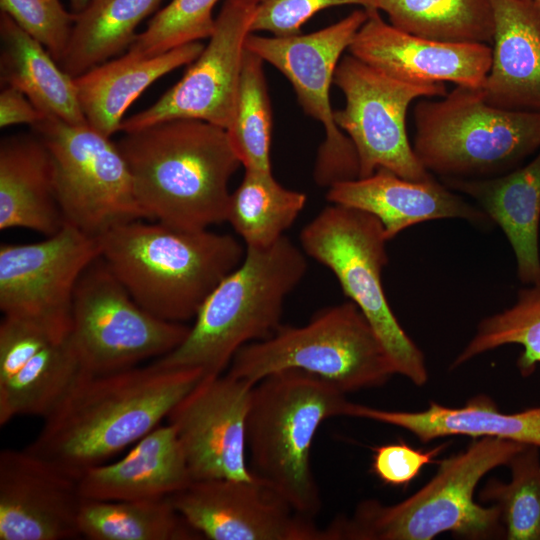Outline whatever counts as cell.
Returning <instances> with one entry per match:
<instances>
[{
    "mask_svg": "<svg viewBox=\"0 0 540 540\" xmlns=\"http://www.w3.org/2000/svg\"><path fill=\"white\" fill-rule=\"evenodd\" d=\"M344 416L368 419L407 430L420 442L450 436L490 437L540 448V406L504 413L496 402L480 393L460 407L434 401L422 411L383 410L348 402Z\"/></svg>",
    "mask_w": 540,
    "mask_h": 540,
    "instance_id": "22",
    "label": "cell"
},
{
    "mask_svg": "<svg viewBox=\"0 0 540 540\" xmlns=\"http://www.w3.org/2000/svg\"><path fill=\"white\" fill-rule=\"evenodd\" d=\"M80 535L90 540H193L201 535L178 513L169 497L148 500L84 499Z\"/></svg>",
    "mask_w": 540,
    "mask_h": 540,
    "instance_id": "30",
    "label": "cell"
},
{
    "mask_svg": "<svg viewBox=\"0 0 540 540\" xmlns=\"http://www.w3.org/2000/svg\"><path fill=\"white\" fill-rule=\"evenodd\" d=\"M45 118L34 104L18 89L6 86L0 93V126L17 124L34 126Z\"/></svg>",
    "mask_w": 540,
    "mask_h": 540,
    "instance_id": "40",
    "label": "cell"
},
{
    "mask_svg": "<svg viewBox=\"0 0 540 540\" xmlns=\"http://www.w3.org/2000/svg\"><path fill=\"white\" fill-rule=\"evenodd\" d=\"M326 198L332 204L375 216L388 241L404 229L428 220L461 218L479 224L490 221L482 209L473 207L434 177L413 181L385 168L367 177L333 183Z\"/></svg>",
    "mask_w": 540,
    "mask_h": 540,
    "instance_id": "20",
    "label": "cell"
},
{
    "mask_svg": "<svg viewBox=\"0 0 540 540\" xmlns=\"http://www.w3.org/2000/svg\"><path fill=\"white\" fill-rule=\"evenodd\" d=\"M79 479L29 450L0 453V540L78 538Z\"/></svg>",
    "mask_w": 540,
    "mask_h": 540,
    "instance_id": "18",
    "label": "cell"
},
{
    "mask_svg": "<svg viewBox=\"0 0 540 540\" xmlns=\"http://www.w3.org/2000/svg\"><path fill=\"white\" fill-rule=\"evenodd\" d=\"M299 239L303 252L335 275L365 316L395 373L424 386L429 376L425 356L400 325L383 289L388 240L381 222L370 213L331 203L302 229Z\"/></svg>",
    "mask_w": 540,
    "mask_h": 540,
    "instance_id": "9",
    "label": "cell"
},
{
    "mask_svg": "<svg viewBox=\"0 0 540 540\" xmlns=\"http://www.w3.org/2000/svg\"><path fill=\"white\" fill-rule=\"evenodd\" d=\"M255 7L241 0H225L208 44L183 77L153 105L123 120L120 130L132 132L174 119L202 120L227 130Z\"/></svg>",
    "mask_w": 540,
    "mask_h": 540,
    "instance_id": "15",
    "label": "cell"
},
{
    "mask_svg": "<svg viewBox=\"0 0 540 540\" xmlns=\"http://www.w3.org/2000/svg\"><path fill=\"white\" fill-rule=\"evenodd\" d=\"M254 384L226 374L203 375L169 412L194 480H252L246 462L247 418Z\"/></svg>",
    "mask_w": 540,
    "mask_h": 540,
    "instance_id": "16",
    "label": "cell"
},
{
    "mask_svg": "<svg viewBox=\"0 0 540 540\" xmlns=\"http://www.w3.org/2000/svg\"><path fill=\"white\" fill-rule=\"evenodd\" d=\"M450 442H442L431 449H417L403 440L376 446L372 449L371 472L384 484L407 487L422 469L437 462Z\"/></svg>",
    "mask_w": 540,
    "mask_h": 540,
    "instance_id": "39",
    "label": "cell"
},
{
    "mask_svg": "<svg viewBox=\"0 0 540 540\" xmlns=\"http://www.w3.org/2000/svg\"><path fill=\"white\" fill-rule=\"evenodd\" d=\"M524 445L474 438L437 461L434 476L408 498L391 505L366 499L351 516L333 520L325 528L327 540H432L446 532L468 540L503 539L498 508L476 502L474 495L485 475L506 466Z\"/></svg>",
    "mask_w": 540,
    "mask_h": 540,
    "instance_id": "4",
    "label": "cell"
},
{
    "mask_svg": "<svg viewBox=\"0 0 540 540\" xmlns=\"http://www.w3.org/2000/svg\"><path fill=\"white\" fill-rule=\"evenodd\" d=\"M391 25L423 38L458 43H492L491 0H377Z\"/></svg>",
    "mask_w": 540,
    "mask_h": 540,
    "instance_id": "32",
    "label": "cell"
},
{
    "mask_svg": "<svg viewBox=\"0 0 540 540\" xmlns=\"http://www.w3.org/2000/svg\"><path fill=\"white\" fill-rule=\"evenodd\" d=\"M450 189L474 198L507 237L519 280L540 285V151L523 167L494 178H443Z\"/></svg>",
    "mask_w": 540,
    "mask_h": 540,
    "instance_id": "24",
    "label": "cell"
},
{
    "mask_svg": "<svg viewBox=\"0 0 540 540\" xmlns=\"http://www.w3.org/2000/svg\"><path fill=\"white\" fill-rule=\"evenodd\" d=\"M218 0H172L137 34L127 54L149 58L179 46L210 38L216 18L213 8Z\"/></svg>",
    "mask_w": 540,
    "mask_h": 540,
    "instance_id": "36",
    "label": "cell"
},
{
    "mask_svg": "<svg viewBox=\"0 0 540 540\" xmlns=\"http://www.w3.org/2000/svg\"><path fill=\"white\" fill-rule=\"evenodd\" d=\"M190 326L141 307L100 256L82 273L71 310L70 338L85 375H104L177 348Z\"/></svg>",
    "mask_w": 540,
    "mask_h": 540,
    "instance_id": "10",
    "label": "cell"
},
{
    "mask_svg": "<svg viewBox=\"0 0 540 540\" xmlns=\"http://www.w3.org/2000/svg\"><path fill=\"white\" fill-rule=\"evenodd\" d=\"M540 9V0H534Z\"/></svg>",
    "mask_w": 540,
    "mask_h": 540,
    "instance_id": "43",
    "label": "cell"
},
{
    "mask_svg": "<svg viewBox=\"0 0 540 540\" xmlns=\"http://www.w3.org/2000/svg\"><path fill=\"white\" fill-rule=\"evenodd\" d=\"M413 149L443 178L476 179L516 169L540 148V112L494 107L480 89L456 86L413 110Z\"/></svg>",
    "mask_w": 540,
    "mask_h": 540,
    "instance_id": "7",
    "label": "cell"
},
{
    "mask_svg": "<svg viewBox=\"0 0 540 540\" xmlns=\"http://www.w3.org/2000/svg\"><path fill=\"white\" fill-rule=\"evenodd\" d=\"M203 375L154 363L83 375L26 449L79 479L157 428Z\"/></svg>",
    "mask_w": 540,
    "mask_h": 540,
    "instance_id": "1",
    "label": "cell"
},
{
    "mask_svg": "<svg viewBox=\"0 0 540 540\" xmlns=\"http://www.w3.org/2000/svg\"><path fill=\"white\" fill-rule=\"evenodd\" d=\"M101 256L98 237L65 223L45 240L0 246V309L58 336L71 331L73 295L85 269Z\"/></svg>",
    "mask_w": 540,
    "mask_h": 540,
    "instance_id": "14",
    "label": "cell"
},
{
    "mask_svg": "<svg viewBox=\"0 0 540 540\" xmlns=\"http://www.w3.org/2000/svg\"><path fill=\"white\" fill-rule=\"evenodd\" d=\"M367 10H354L338 22L308 34L259 36L250 33L245 48L278 69L291 83L306 114L325 130L314 176L318 184L359 177L355 148L334 120L330 86L343 52L367 19Z\"/></svg>",
    "mask_w": 540,
    "mask_h": 540,
    "instance_id": "13",
    "label": "cell"
},
{
    "mask_svg": "<svg viewBox=\"0 0 540 540\" xmlns=\"http://www.w3.org/2000/svg\"><path fill=\"white\" fill-rule=\"evenodd\" d=\"M333 84L345 96V106L334 111V120L355 148L358 178L379 168L413 181L433 177L409 142L406 114L417 98L445 96L443 83L404 82L349 54L340 59Z\"/></svg>",
    "mask_w": 540,
    "mask_h": 540,
    "instance_id": "12",
    "label": "cell"
},
{
    "mask_svg": "<svg viewBox=\"0 0 540 540\" xmlns=\"http://www.w3.org/2000/svg\"><path fill=\"white\" fill-rule=\"evenodd\" d=\"M507 344L522 346L516 362L518 371L522 377L532 375L540 364V285L520 289L514 305L483 319L450 368L456 369L478 355Z\"/></svg>",
    "mask_w": 540,
    "mask_h": 540,
    "instance_id": "35",
    "label": "cell"
},
{
    "mask_svg": "<svg viewBox=\"0 0 540 540\" xmlns=\"http://www.w3.org/2000/svg\"><path fill=\"white\" fill-rule=\"evenodd\" d=\"M200 41L149 58L127 53L74 78L77 97L87 123L110 137L120 130L130 105L159 78L187 64L202 52Z\"/></svg>",
    "mask_w": 540,
    "mask_h": 540,
    "instance_id": "26",
    "label": "cell"
},
{
    "mask_svg": "<svg viewBox=\"0 0 540 540\" xmlns=\"http://www.w3.org/2000/svg\"><path fill=\"white\" fill-rule=\"evenodd\" d=\"M263 63L245 48L233 119L226 131L245 169L271 171L272 111Z\"/></svg>",
    "mask_w": 540,
    "mask_h": 540,
    "instance_id": "33",
    "label": "cell"
},
{
    "mask_svg": "<svg viewBox=\"0 0 540 540\" xmlns=\"http://www.w3.org/2000/svg\"><path fill=\"white\" fill-rule=\"evenodd\" d=\"M304 193L283 187L272 171L245 169L231 193L226 221L243 239L245 248L275 244L295 222L306 204Z\"/></svg>",
    "mask_w": 540,
    "mask_h": 540,
    "instance_id": "31",
    "label": "cell"
},
{
    "mask_svg": "<svg viewBox=\"0 0 540 540\" xmlns=\"http://www.w3.org/2000/svg\"><path fill=\"white\" fill-rule=\"evenodd\" d=\"M192 481L170 424L158 426L120 460L86 470L79 478L84 499L118 501L169 497Z\"/></svg>",
    "mask_w": 540,
    "mask_h": 540,
    "instance_id": "23",
    "label": "cell"
},
{
    "mask_svg": "<svg viewBox=\"0 0 540 540\" xmlns=\"http://www.w3.org/2000/svg\"><path fill=\"white\" fill-rule=\"evenodd\" d=\"M53 164L56 197L68 223L99 237L126 222L147 219L117 143L89 124L45 117L33 126Z\"/></svg>",
    "mask_w": 540,
    "mask_h": 540,
    "instance_id": "11",
    "label": "cell"
},
{
    "mask_svg": "<svg viewBox=\"0 0 540 540\" xmlns=\"http://www.w3.org/2000/svg\"><path fill=\"white\" fill-rule=\"evenodd\" d=\"M1 11L39 41L55 61L67 49L76 14L67 12L60 0H0Z\"/></svg>",
    "mask_w": 540,
    "mask_h": 540,
    "instance_id": "37",
    "label": "cell"
},
{
    "mask_svg": "<svg viewBox=\"0 0 540 540\" xmlns=\"http://www.w3.org/2000/svg\"><path fill=\"white\" fill-rule=\"evenodd\" d=\"M0 39L2 83L25 94L45 117L71 124L87 123L74 78L57 66V61L39 41L2 11Z\"/></svg>",
    "mask_w": 540,
    "mask_h": 540,
    "instance_id": "27",
    "label": "cell"
},
{
    "mask_svg": "<svg viewBox=\"0 0 540 540\" xmlns=\"http://www.w3.org/2000/svg\"><path fill=\"white\" fill-rule=\"evenodd\" d=\"M65 224L54 185L49 151L36 135L0 143V229H29L46 237Z\"/></svg>",
    "mask_w": 540,
    "mask_h": 540,
    "instance_id": "25",
    "label": "cell"
},
{
    "mask_svg": "<svg viewBox=\"0 0 540 540\" xmlns=\"http://www.w3.org/2000/svg\"><path fill=\"white\" fill-rule=\"evenodd\" d=\"M90 0H70L73 13L81 12L89 3Z\"/></svg>",
    "mask_w": 540,
    "mask_h": 540,
    "instance_id": "41",
    "label": "cell"
},
{
    "mask_svg": "<svg viewBox=\"0 0 540 540\" xmlns=\"http://www.w3.org/2000/svg\"><path fill=\"white\" fill-rule=\"evenodd\" d=\"M241 1L247 4H251V5H257L260 2V0H241Z\"/></svg>",
    "mask_w": 540,
    "mask_h": 540,
    "instance_id": "42",
    "label": "cell"
},
{
    "mask_svg": "<svg viewBox=\"0 0 540 540\" xmlns=\"http://www.w3.org/2000/svg\"><path fill=\"white\" fill-rule=\"evenodd\" d=\"M506 466L509 482L488 479L478 498L498 508L503 539L540 540V448L524 445Z\"/></svg>",
    "mask_w": 540,
    "mask_h": 540,
    "instance_id": "34",
    "label": "cell"
},
{
    "mask_svg": "<svg viewBox=\"0 0 540 540\" xmlns=\"http://www.w3.org/2000/svg\"><path fill=\"white\" fill-rule=\"evenodd\" d=\"M83 375L70 334L36 349L0 375V426L17 416L46 418Z\"/></svg>",
    "mask_w": 540,
    "mask_h": 540,
    "instance_id": "28",
    "label": "cell"
},
{
    "mask_svg": "<svg viewBox=\"0 0 540 540\" xmlns=\"http://www.w3.org/2000/svg\"><path fill=\"white\" fill-rule=\"evenodd\" d=\"M342 5L377 9V0H260L255 7L250 33L268 32L278 37L296 35L316 13Z\"/></svg>",
    "mask_w": 540,
    "mask_h": 540,
    "instance_id": "38",
    "label": "cell"
},
{
    "mask_svg": "<svg viewBox=\"0 0 540 540\" xmlns=\"http://www.w3.org/2000/svg\"><path fill=\"white\" fill-rule=\"evenodd\" d=\"M307 270L303 250L285 235L267 248H246L242 262L207 296L185 340L153 363L220 375L243 346L281 326L286 297Z\"/></svg>",
    "mask_w": 540,
    "mask_h": 540,
    "instance_id": "5",
    "label": "cell"
},
{
    "mask_svg": "<svg viewBox=\"0 0 540 540\" xmlns=\"http://www.w3.org/2000/svg\"><path fill=\"white\" fill-rule=\"evenodd\" d=\"M366 10L367 19L348 47L355 58L404 82L483 86L492 62L487 44L423 38L386 22L377 9Z\"/></svg>",
    "mask_w": 540,
    "mask_h": 540,
    "instance_id": "19",
    "label": "cell"
},
{
    "mask_svg": "<svg viewBox=\"0 0 540 540\" xmlns=\"http://www.w3.org/2000/svg\"><path fill=\"white\" fill-rule=\"evenodd\" d=\"M492 62L481 94L507 110L540 112V9L534 0H491Z\"/></svg>",
    "mask_w": 540,
    "mask_h": 540,
    "instance_id": "21",
    "label": "cell"
},
{
    "mask_svg": "<svg viewBox=\"0 0 540 540\" xmlns=\"http://www.w3.org/2000/svg\"><path fill=\"white\" fill-rule=\"evenodd\" d=\"M298 369L344 393L380 387L396 374L371 325L352 301L318 311L303 326L281 325L238 350L227 373L254 385L278 371Z\"/></svg>",
    "mask_w": 540,
    "mask_h": 540,
    "instance_id": "8",
    "label": "cell"
},
{
    "mask_svg": "<svg viewBox=\"0 0 540 540\" xmlns=\"http://www.w3.org/2000/svg\"><path fill=\"white\" fill-rule=\"evenodd\" d=\"M348 402L331 382L298 369L270 374L252 390L247 418L251 470L311 519L322 505L311 468L312 443L325 420L344 416Z\"/></svg>",
    "mask_w": 540,
    "mask_h": 540,
    "instance_id": "6",
    "label": "cell"
},
{
    "mask_svg": "<svg viewBox=\"0 0 540 540\" xmlns=\"http://www.w3.org/2000/svg\"><path fill=\"white\" fill-rule=\"evenodd\" d=\"M162 0H90L76 14L61 68L72 78L129 48L140 22Z\"/></svg>",
    "mask_w": 540,
    "mask_h": 540,
    "instance_id": "29",
    "label": "cell"
},
{
    "mask_svg": "<svg viewBox=\"0 0 540 540\" xmlns=\"http://www.w3.org/2000/svg\"><path fill=\"white\" fill-rule=\"evenodd\" d=\"M169 499L187 524L210 540H327L325 529L256 475L194 480Z\"/></svg>",
    "mask_w": 540,
    "mask_h": 540,
    "instance_id": "17",
    "label": "cell"
},
{
    "mask_svg": "<svg viewBox=\"0 0 540 540\" xmlns=\"http://www.w3.org/2000/svg\"><path fill=\"white\" fill-rule=\"evenodd\" d=\"M117 146L147 219L184 230L226 221L229 181L241 163L225 129L174 119L126 132Z\"/></svg>",
    "mask_w": 540,
    "mask_h": 540,
    "instance_id": "2",
    "label": "cell"
},
{
    "mask_svg": "<svg viewBox=\"0 0 540 540\" xmlns=\"http://www.w3.org/2000/svg\"><path fill=\"white\" fill-rule=\"evenodd\" d=\"M141 220L100 235L101 257L151 314L179 323L195 318L212 290L242 262L246 248L228 234Z\"/></svg>",
    "mask_w": 540,
    "mask_h": 540,
    "instance_id": "3",
    "label": "cell"
}]
</instances>
